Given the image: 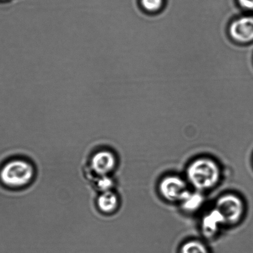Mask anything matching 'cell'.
Masks as SVG:
<instances>
[{
	"label": "cell",
	"instance_id": "1",
	"mask_svg": "<svg viewBox=\"0 0 253 253\" xmlns=\"http://www.w3.org/2000/svg\"><path fill=\"white\" fill-rule=\"evenodd\" d=\"M222 169L215 160L208 157L194 159L186 169L185 178L193 190L205 193L220 183Z\"/></svg>",
	"mask_w": 253,
	"mask_h": 253
},
{
	"label": "cell",
	"instance_id": "2",
	"mask_svg": "<svg viewBox=\"0 0 253 253\" xmlns=\"http://www.w3.org/2000/svg\"><path fill=\"white\" fill-rule=\"evenodd\" d=\"M35 175V169L29 162L14 160L6 164L0 172V178L6 185L21 188L29 185Z\"/></svg>",
	"mask_w": 253,
	"mask_h": 253
},
{
	"label": "cell",
	"instance_id": "3",
	"mask_svg": "<svg viewBox=\"0 0 253 253\" xmlns=\"http://www.w3.org/2000/svg\"><path fill=\"white\" fill-rule=\"evenodd\" d=\"M213 207L222 216L226 227L237 225L242 222L245 215V201L236 193L223 194L215 200Z\"/></svg>",
	"mask_w": 253,
	"mask_h": 253
},
{
	"label": "cell",
	"instance_id": "4",
	"mask_svg": "<svg viewBox=\"0 0 253 253\" xmlns=\"http://www.w3.org/2000/svg\"><path fill=\"white\" fill-rule=\"evenodd\" d=\"M160 195L169 203H180L191 190L185 178L176 175L164 176L158 186Z\"/></svg>",
	"mask_w": 253,
	"mask_h": 253
},
{
	"label": "cell",
	"instance_id": "5",
	"mask_svg": "<svg viewBox=\"0 0 253 253\" xmlns=\"http://www.w3.org/2000/svg\"><path fill=\"white\" fill-rule=\"evenodd\" d=\"M225 227L222 216L213 206L204 213L201 218V232L206 239L212 240L217 237Z\"/></svg>",
	"mask_w": 253,
	"mask_h": 253
},
{
	"label": "cell",
	"instance_id": "6",
	"mask_svg": "<svg viewBox=\"0 0 253 253\" xmlns=\"http://www.w3.org/2000/svg\"><path fill=\"white\" fill-rule=\"evenodd\" d=\"M229 34L233 40L239 43L253 42V17H242L233 21L229 27Z\"/></svg>",
	"mask_w": 253,
	"mask_h": 253
},
{
	"label": "cell",
	"instance_id": "7",
	"mask_svg": "<svg viewBox=\"0 0 253 253\" xmlns=\"http://www.w3.org/2000/svg\"><path fill=\"white\" fill-rule=\"evenodd\" d=\"M116 157L109 151H100L93 156L90 166L94 172L100 176H106L114 170Z\"/></svg>",
	"mask_w": 253,
	"mask_h": 253
},
{
	"label": "cell",
	"instance_id": "8",
	"mask_svg": "<svg viewBox=\"0 0 253 253\" xmlns=\"http://www.w3.org/2000/svg\"><path fill=\"white\" fill-rule=\"evenodd\" d=\"M203 193L191 189L178 205L186 213H197L205 205L206 198Z\"/></svg>",
	"mask_w": 253,
	"mask_h": 253
},
{
	"label": "cell",
	"instance_id": "9",
	"mask_svg": "<svg viewBox=\"0 0 253 253\" xmlns=\"http://www.w3.org/2000/svg\"><path fill=\"white\" fill-rule=\"evenodd\" d=\"M99 210L105 213H110L117 210L119 206V199L112 191L103 192L97 200Z\"/></svg>",
	"mask_w": 253,
	"mask_h": 253
},
{
	"label": "cell",
	"instance_id": "10",
	"mask_svg": "<svg viewBox=\"0 0 253 253\" xmlns=\"http://www.w3.org/2000/svg\"><path fill=\"white\" fill-rule=\"evenodd\" d=\"M180 253H211L210 249L203 241L190 240L183 243Z\"/></svg>",
	"mask_w": 253,
	"mask_h": 253
},
{
	"label": "cell",
	"instance_id": "11",
	"mask_svg": "<svg viewBox=\"0 0 253 253\" xmlns=\"http://www.w3.org/2000/svg\"><path fill=\"white\" fill-rule=\"evenodd\" d=\"M141 2L142 7L150 12L158 11L163 5V0H141Z\"/></svg>",
	"mask_w": 253,
	"mask_h": 253
},
{
	"label": "cell",
	"instance_id": "12",
	"mask_svg": "<svg viewBox=\"0 0 253 253\" xmlns=\"http://www.w3.org/2000/svg\"><path fill=\"white\" fill-rule=\"evenodd\" d=\"M97 186L103 192L111 191L114 186V181L108 175L102 176L98 180Z\"/></svg>",
	"mask_w": 253,
	"mask_h": 253
},
{
	"label": "cell",
	"instance_id": "13",
	"mask_svg": "<svg viewBox=\"0 0 253 253\" xmlns=\"http://www.w3.org/2000/svg\"><path fill=\"white\" fill-rule=\"evenodd\" d=\"M240 5L246 10L253 11V0H238Z\"/></svg>",
	"mask_w": 253,
	"mask_h": 253
},
{
	"label": "cell",
	"instance_id": "14",
	"mask_svg": "<svg viewBox=\"0 0 253 253\" xmlns=\"http://www.w3.org/2000/svg\"><path fill=\"white\" fill-rule=\"evenodd\" d=\"M0 1H6V0H0Z\"/></svg>",
	"mask_w": 253,
	"mask_h": 253
}]
</instances>
